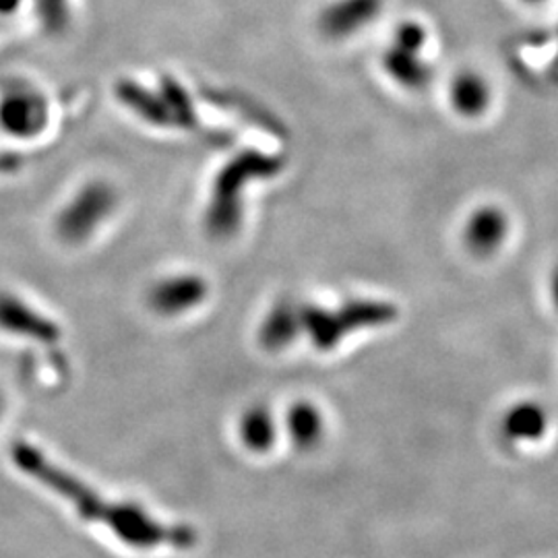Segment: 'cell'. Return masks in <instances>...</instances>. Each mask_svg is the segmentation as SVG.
Instances as JSON below:
<instances>
[{"instance_id":"30bf717a","label":"cell","mask_w":558,"mask_h":558,"mask_svg":"<svg viewBox=\"0 0 558 558\" xmlns=\"http://www.w3.org/2000/svg\"><path fill=\"white\" fill-rule=\"evenodd\" d=\"M240 435L251 451L255 453L269 451L276 440V422L271 412L265 405L251 408L240 422Z\"/></svg>"},{"instance_id":"7c38bea8","label":"cell","mask_w":558,"mask_h":558,"mask_svg":"<svg viewBox=\"0 0 558 558\" xmlns=\"http://www.w3.org/2000/svg\"><path fill=\"white\" fill-rule=\"evenodd\" d=\"M515 2H521L523 7H532V9H538V7H544V4H548L550 0H515Z\"/></svg>"},{"instance_id":"277c9868","label":"cell","mask_w":558,"mask_h":558,"mask_svg":"<svg viewBox=\"0 0 558 558\" xmlns=\"http://www.w3.org/2000/svg\"><path fill=\"white\" fill-rule=\"evenodd\" d=\"M117 205V193L106 182H92L81 189L77 197L66 205L59 220V232L66 242H81L94 234Z\"/></svg>"},{"instance_id":"8992f818","label":"cell","mask_w":558,"mask_h":558,"mask_svg":"<svg viewBox=\"0 0 558 558\" xmlns=\"http://www.w3.org/2000/svg\"><path fill=\"white\" fill-rule=\"evenodd\" d=\"M447 101L459 119H484L495 106V85L480 69H461L447 83Z\"/></svg>"},{"instance_id":"6da1fadb","label":"cell","mask_w":558,"mask_h":558,"mask_svg":"<svg viewBox=\"0 0 558 558\" xmlns=\"http://www.w3.org/2000/svg\"><path fill=\"white\" fill-rule=\"evenodd\" d=\"M13 459L27 476L38 480L62 499L69 500L80 511L81 518L104 523L129 546L158 548L160 544H172L177 548H191L195 544V532L191 527L163 525L149 518L137 505L100 499L98 493L57 468L27 442H15Z\"/></svg>"},{"instance_id":"52a82bcc","label":"cell","mask_w":558,"mask_h":558,"mask_svg":"<svg viewBox=\"0 0 558 558\" xmlns=\"http://www.w3.org/2000/svg\"><path fill=\"white\" fill-rule=\"evenodd\" d=\"M0 329L23 338L38 339L41 343H54L60 338L57 323L41 317L40 313L11 294H0Z\"/></svg>"},{"instance_id":"7a4b0ae2","label":"cell","mask_w":558,"mask_h":558,"mask_svg":"<svg viewBox=\"0 0 558 558\" xmlns=\"http://www.w3.org/2000/svg\"><path fill=\"white\" fill-rule=\"evenodd\" d=\"M302 329L311 336L317 350H333L341 339L359 329L379 327L396 319V308L389 302L377 300H352L336 311L320 306H300Z\"/></svg>"},{"instance_id":"ba28073f","label":"cell","mask_w":558,"mask_h":558,"mask_svg":"<svg viewBox=\"0 0 558 558\" xmlns=\"http://www.w3.org/2000/svg\"><path fill=\"white\" fill-rule=\"evenodd\" d=\"M207 296V283L197 276H174L160 281L151 294L149 302L154 311L166 317H174L184 311L195 308Z\"/></svg>"},{"instance_id":"8fae6325","label":"cell","mask_w":558,"mask_h":558,"mask_svg":"<svg viewBox=\"0 0 558 558\" xmlns=\"http://www.w3.org/2000/svg\"><path fill=\"white\" fill-rule=\"evenodd\" d=\"M288 428L299 449H313L323 437V416L313 403L302 401L290 410Z\"/></svg>"},{"instance_id":"4fadbf2b","label":"cell","mask_w":558,"mask_h":558,"mask_svg":"<svg viewBox=\"0 0 558 558\" xmlns=\"http://www.w3.org/2000/svg\"><path fill=\"white\" fill-rule=\"evenodd\" d=\"M2 405H4V401H2V396H0V414H2Z\"/></svg>"},{"instance_id":"5b68a950","label":"cell","mask_w":558,"mask_h":558,"mask_svg":"<svg viewBox=\"0 0 558 558\" xmlns=\"http://www.w3.org/2000/svg\"><path fill=\"white\" fill-rule=\"evenodd\" d=\"M385 9V0H331L319 15L325 38L343 41L375 25Z\"/></svg>"},{"instance_id":"9c48e42d","label":"cell","mask_w":558,"mask_h":558,"mask_svg":"<svg viewBox=\"0 0 558 558\" xmlns=\"http://www.w3.org/2000/svg\"><path fill=\"white\" fill-rule=\"evenodd\" d=\"M300 331H302L300 306L288 300H281L263 320L260 343L267 350H281L288 343H292Z\"/></svg>"},{"instance_id":"3957f363","label":"cell","mask_w":558,"mask_h":558,"mask_svg":"<svg viewBox=\"0 0 558 558\" xmlns=\"http://www.w3.org/2000/svg\"><path fill=\"white\" fill-rule=\"evenodd\" d=\"M428 32L418 21H403L393 32L391 44L383 52V71L396 85L408 92H420L433 77V66L424 59Z\"/></svg>"}]
</instances>
